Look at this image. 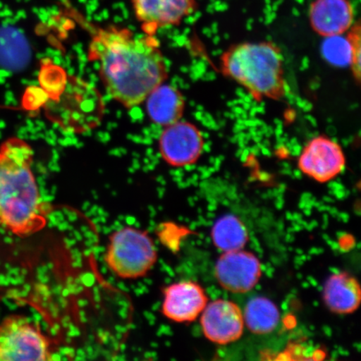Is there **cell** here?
<instances>
[{
    "label": "cell",
    "instance_id": "obj_17",
    "mask_svg": "<svg viewBox=\"0 0 361 361\" xmlns=\"http://www.w3.org/2000/svg\"><path fill=\"white\" fill-rule=\"evenodd\" d=\"M211 236L214 246L223 252L241 250L248 240L245 225L233 214H225L216 220Z\"/></svg>",
    "mask_w": 361,
    "mask_h": 361
},
{
    "label": "cell",
    "instance_id": "obj_15",
    "mask_svg": "<svg viewBox=\"0 0 361 361\" xmlns=\"http://www.w3.org/2000/svg\"><path fill=\"white\" fill-rule=\"evenodd\" d=\"M147 111L152 123L168 126L182 119L185 109L183 94L171 85L162 83L146 99Z\"/></svg>",
    "mask_w": 361,
    "mask_h": 361
},
{
    "label": "cell",
    "instance_id": "obj_10",
    "mask_svg": "<svg viewBox=\"0 0 361 361\" xmlns=\"http://www.w3.org/2000/svg\"><path fill=\"white\" fill-rule=\"evenodd\" d=\"M201 314L202 332L211 342L228 345L242 337L245 326L243 310L233 302L227 300L211 302Z\"/></svg>",
    "mask_w": 361,
    "mask_h": 361
},
{
    "label": "cell",
    "instance_id": "obj_13",
    "mask_svg": "<svg viewBox=\"0 0 361 361\" xmlns=\"http://www.w3.org/2000/svg\"><path fill=\"white\" fill-rule=\"evenodd\" d=\"M354 17L350 0H314L309 11L311 28L324 38L348 32Z\"/></svg>",
    "mask_w": 361,
    "mask_h": 361
},
{
    "label": "cell",
    "instance_id": "obj_12",
    "mask_svg": "<svg viewBox=\"0 0 361 361\" xmlns=\"http://www.w3.org/2000/svg\"><path fill=\"white\" fill-rule=\"evenodd\" d=\"M207 303L209 298L200 284L180 281L165 288L161 313L171 322L190 323L200 317Z\"/></svg>",
    "mask_w": 361,
    "mask_h": 361
},
{
    "label": "cell",
    "instance_id": "obj_7",
    "mask_svg": "<svg viewBox=\"0 0 361 361\" xmlns=\"http://www.w3.org/2000/svg\"><path fill=\"white\" fill-rule=\"evenodd\" d=\"M345 166L346 157L342 147L323 135L311 139L298 158V168L302 173L319 183L335 179Z\"/></svg>",
    "mask_w": 361,
    "mask_h": 361
},
{
    "label": "cell",
    "instance_id": "obj_6",
    "mask_svg": "<svg viewBox=\"0 0 361 361\" xmlns=\"http://www.w3.org/2000/svg\"><path fill=\"white\" fill-rule=\"evenodd\" d=\"M53 342L37 323L11 314L0 322V360H51Z\"/></svg>",
    "mask_w": 361,
    "mask_h": 361
},
{
    "label": "cell",
    "instance_id": "obj_2",
    "mask_svg": "<svg viewBox=\"0 0 361 361\" xmlns=\"http://www.w3.org/2000/svg\"><path fill=\"white\" fill-rule=\"evenodd\" d=\"M33 157L32 147L20 138L0 144V229L20 238L42 231L51 207L39 192Z\"/></svg>",
    "mask_w": 361,
    "mask_h": 361
},
{
    "label": "cell",
    "instance_id": "obj_1",
    "mask_svg": "<svg viewBox=\"0 0 361 361\" xmlns=\"http://www.w3.org/2000/svg\"><path fill=\"white\" fill-rule=\"evenodd\" d=\"M88 58L98 63L107 92L126 108L145 102L149 94L169 76L159 42L154 36L139 37L126 28L97 29L89 44Z\"/></svg>",
    "mask_w": 361,
    "mask_h": 361
},
{
    "label": "cell",
    "instance_id": "obj_14",
    "mask_svg": "<svg viewBox=\"0 0 361 361\" xmlns=\"http://www.w3.org/2000/svg\"><path fill=\"white\" fill-rule=\"evenodd\" d=\"M323 300L333 313H354L359 309L361 301L360 283L349 273L334 274L324 283Z\"/></svg>",
    "mask_w": 361,
    "mask_h": 361
},
{
    "label": "cell",
    "instance_id": "obj_4",
    "mask_svg": "<svg viewBox=\"0 0 361 361\" xmlns=\"http://www.w3.org/2000/svg\"><path fill=\"white\" fill-rule=\"evenodd\" d=\"M49 120L67 132L82 133L100 125L104 104L98 90L75 76H68L63 87L49 96L44 106Z\"/></svg>",
    "mask_w": 361,
    "mask_h": 361
},
{
    "label": "cell",
    "instance_id": "obj_8",
    "mask_svg": "<svg viewBox=\"0 0 361 361\" xmlns=\"http://www.w3.org/2000/svg\"><path fill=\"white\" fill-rule=\"evenodd\" d=\"M204 148V138L197 126L178 121L166 126L159 139L162 159L175 168L196 164Z\"/></svg>",
    "mask_w": 361,
    "mask_h": 361
},
{
    "label": "cell",
    "instance_id": "obj_16",
    "mask_svg": "<svg viewBox=\"0 0 361 361\" xmlns=\"http://www.w3.org/2000/svg\"><path fill=\"white\" fill-rule=\"evenodd\" d=\"M248 331L255 335H269L281 322V312L274 302L264 296H255L247 302L243 311Z\"/></svg>",
    "mask_w": 361,
    "mask_h": 361
},
{
    "label": "cell",
    "instance_id": "obj_5",
    "mask_svg": "<svg viewBox=\"0 0 361 361\" xmlns=\"http://www.w3.org/2000/svg\"><path fill=\"white\" fill-rule=\"evenodd\" d=\"M157 261V250L148 233L125 227L113 233L105 254L108 269L116 276L134 279L146 276Z\"/></svg>",
    "mask_w": 361,
    "mask_h": 361
},
{
    "label": "cell",
    "instance_id": "obj_11",
    "mask_svg": "<svg viewBox=\"0 0 361 361\" xmlns=\"http://www.w3.org/2000/svg\"><path fill=\"white\" fill-rule=\"evenodd\" d=\"M135 16L146 35H154L158 29L178 25L197 7L196 0H130Z\"/></svg>",
    "mask_w": 361,
    "mask_h": 361
},
{
    "label": "cell",
    "instance_id": "obj_9",
    "mask_svg": "<svg viewBox=\"0 0 361 361\" xmlns=\"http://www.w3.org/2000/svg\"><path fill=\"white\" fill-rule=\"evenodd\" d=\"M214 275L224 290L245 293L259 283L262 266L259 259L250 252L243 250L227 252L216 260Z\"/></svg>",
    "mask_w": 361,
    "mask_h": 361
},
{
    "label": "cell",
    "instance_id": "obj_18",
    "mask_svg": "<svg viewBox=\"0 0 361 361\" xmlns=\"http://www.w3.org/2000/svg\"><path fill=\"white\" fill-rule=\"evenodd\" d=\"M322 55L333 66H350L351 44L348 35L344 34L324 38Z\"/></svg>",
    "mask_w": 361,
    "mask_h": 361
},
{
    "label": "cell",
    "instance_id": "obj_19",
    "mask_svg": "<svg viewBox=\"0 0 361 361\" xmlns=\"http://www.w3.org/2000/svg\"><path fill=\"white\" fill-rule=\"evenodd\" d=\"M350 40L351 56L350 67L356 82L360 83L361 73V33L359 23L352 25L347 32Z\"/></svg>",
    "mask_w": 361,
    "mask_h": 361
},
{
    "label": "cell",
    "instance_id": "obj_3",
    "mask_svg": "<svg viewBox=\"0 0 361 361\" xmlns=\"http://www.w3.org/2000/svg\"><path fill=\"white\" fill-rule=\"evenodd\" d=\"M222 73L247 90L257 101L281 100L286 94L283 56L272 42L233 45L220 59Z\"/></svg>",
    "mask_w": 361,
    "mask_h": 361
}]
</instances>
